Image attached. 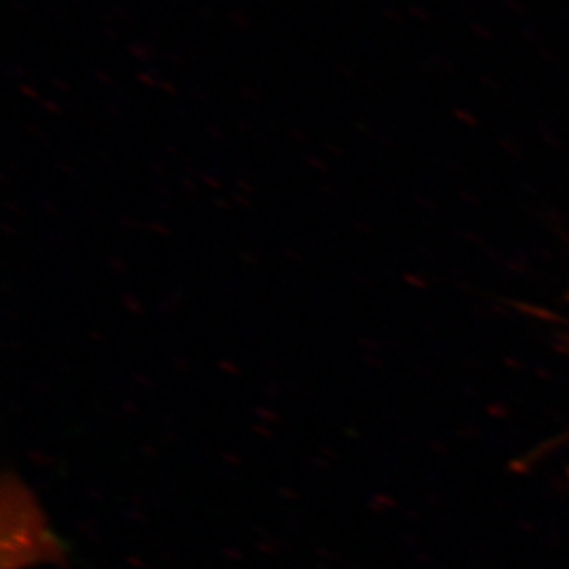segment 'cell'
Segmentation results:
<instances>
[{
	"mask_svg": "<svg viewBox=\"0 0 569 569\" xmlns=\"http://www.w3.org/2000/svg\"><path fill=\"white\" fill-rule=\"evenodd\" d=\"M7 500L13 505V512L4 509V540L13 538V542L4 545V568L26 569L39 566L49 557L53 559L56 540L49 533L47 521L32 498L18 496V500Z\"/></svg>",
	"mask_w": 569,
	"mask_h": 569,
	"instance_id": "cell-1",
	"label": "cell"
}]
</instances>
